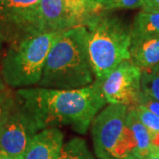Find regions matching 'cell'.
<instances>
[{
  "label": "cell",
  "mask_w": 159,
  "mask_h": 159,
  "mask_svg": "<svg viewBox=\"0 0 159 159\" xmlns=\"http://www.w3.org/2000/svg\"><path fill=\"white\" fill-rule=\"evenodd\" d=\"M141 87L144 94L159 101V64L142 70Z\"/></svg>",
  "instance_id": "obj_16"
},
{
  "label": "cell",
  "mask_w": 159,
  "mask_h": 159,
  "mask_svg": "<svg viewBox=\"0 0 159 159\" xmlns=\"http://www.w3.org/2000/svg\"><path fill=\"white\" fill-rule=\"evenodd\" d=\"M131 37H159V12L140 11L131 26Z\"/></svg>",
  "instance_id": "obj_13"
},
{
  "label": "cell",
  "mask_w": 159,
  "mask_h": 159,
  "mask_svg": "<svg viewBox=\"0 0 159 159\" xmlns=\"http://www.w3.org/2000/svg\"><path fill=\"white\" fill-rule=\"evenodd\" d=\"M144 0H104L100 4L102 11H114L118 9H135L142 7Z\"/></svg>",
  "instance_id": "obj_19"
},
{
  "label": "cell",
  "mask_w": 159,
  "mask_h": 159,
  "mask_svg": "<svg viewBox=\"0 0 159 159\" xmlns=\"http://www.w3.org/2000/svg\"><path fill=\"white\" fill-rule=\"evenodd\" d=\"M40 12L43 33H61L80 26L76 17L65 6L63 0H41Z\"/></svg>",
  "instance_id": "obj_9"
},
{
  "label": "cell",
  "mask_w": 159,
  "mask_h": 159,
  "mask_svg": "<svg viewBox=\"0 0 159 159\" xmlns=\"http://www.w3.org/2000/svg\"><path fill=\"white\" fill-rule=\"evenodd\" d=\"M127 124L136 142V149L134 154L141 159H147L151 150V137L148 129L138 119L134 107L128 109Z\"/></svg>",
  "instance_id": "obj_12"
},
{
  "label": "cell",
  "mask_w": 159,
  "mask_h": 159,
  "mask_svg": "<svg viewBox=\"0 0 159 159\" xmlns=\"http://www.w3.org/2000/svg\"><path fill=\"white\" fill-rule=\"evenodd\" d=\"M129 107L108 104L91 123V135L98 159H124L134 153L136 142L127 124Z\"/></svg>",
  "instance_id": "obj_5"
},
{
  "label": "cell",
  "mask_w": 159,
  "mask_h": 159,
  "mask_svg": "<svg viewBox=\"0 0 159 159\" xmlns=\"http://www.w3.org/2000/svg\"><path fill=\"white\" fill-rule=\"evenodd\" d=\"M40 128L17 96L16 105L0 130V152L22 159L32 138Z\"/></svg>",
  "instance_id": "obj_8"
},
{
  "label": "cell",
  "mask_w": 159,
  "mask_h": 159,
  "mask_svg": "<svg viewBox=\"0 0 159 159\" xmlns=\"http://www.w3.org/2000/svg\"><path fill=\"white\" fill-rule=\"evenodd\" d=\"M64 146V134L57 127L39 131L23 155L22 159H57Z\"/></svg>",
  "instance_id": "obj_10"
},
{
  "label": "cell",
  "mask_w": 159,
  "mask_h": 159,
  "mask_svg": "<svg viewBox=\"0 0 159 159\" xmlns=\"http://www.w3.org/2000/svg\"><path fill=\"white\" fill-rule=\"evenodd\" d=\"M63 2L78 20L80 26H85L91 18L102 11L94 0H63Z\"/></svg>",
  "instance_id": "obj_14"
},
{
  "label": "cell",
  "mask_w": 159,
  "mask_h": 159,
  "mask_svg": "<svg viewBox=\"0 0 159 159\" xmlns=\"http://www.w3.org/2000/svg\"><path fill=\"white\" fill-rule=\"evenodd\" d=\"M16 92H13L9 88L0 91V130L11 115V111L16 105Z\"/></svg>",
  "instance_id": "obj_17"
},
{
  "label": "cell",
  "mask_w": 159,
  "mask_h": 159,
  "mask_svg": "<svg viewBox=\"0 0 159 159\" xmlns=\"http://www.w3.org/2000/svg\"><path fill=\"white\" fill-rule=\"evenodd\" d=\"M0 159H20V158H18V157H11V156L7 155V154L0 152Z\"/></svg>",
  "instance_id": "obj_24"
},
{
  "label": "cell",
  "mask_w": 159,
  "mask_h": 159,
  "mask_svg": "<svg viewBox=\"0 0 159 159\" xmlns=\"http://www.w3.org/2000/svg\"><path fill=\"white\" fill-rule=\"evenodd\" d=\"M94 1H95L96 3H97V4H98V5L100 6V4L102 3V1H104V0H94ZM100 7H101V6H100Z\"/></svg>",
  "instance_id": "obj_26"
},
{
  "label": "cell",
  "mask_w": 159,
  "mask_h": 159,
  "mask_svg": "<svg viewBox=\"0 0 159 159\" xmlns=\"http://www.w3.org/2000/svg\"><path fill=\"white\" fill-rule=\"evenodd\" d=\"M94 81L85 26L61 33L51 46L37 87L70 90L88 87Z\"/></svg>",
  "instance_id": "obj_2"
},
{
  "label": "cell",
  "mask_w": 159,
  "mask_h": 159,
  "mask_svg": "<svg viewBox=\"0 0 159 159\" xmlns=\"http://www.w3.org/2000/svg\"><path fill=\"white\" fill-rule=\"evenodd\" d=\"M124 159H141L139 157H137L136 155H134V154H132L130 156H128L127 157H125Z\"/></svg>",
  "instance_id": "obj_25"
},
{
  "label": "cell",
  "mask_w": 159,
  "mask_h": 159,
  "mask_svg": "<svg viewBox=\"0 0 159 159\" xmlns=\"http://www.w3.org/2000/svg\"><path fill=\"white\" fill-rule=\"evenodd\" d=\"M1 46H2V40L0 39V51H1Z\"/></svg>",
  "instance_id": "obj_27"
},
{
  "label": "cell",
  "mask_w": 159,
  "mask_h": 159,
  "mask_svg": "<svg viewBox=\"0 0 159 159\" xmlns=\"http://www.w3.org/2000/svg\"><path fill=\"white\" fill-rule=\"evenodd\" d=\"M130 60L141 70L159 64V37L131 40Z\"/></svg>",
  "instance_id": "obj_11"
},
{
  "label": "cell",
  "mask_w": 159,
  "mask_h": 159,
  "mask_svg": "<svg viewBox=\"0 0 159 159\" xmlns=\"http://www.w3.org/2000/svg\"><path fill=\"white\" fill-rule=\"evenodd\" d=\"M142 11L159 12V0H144Z\"/></svg>",
  "instance_id": "obj_21"
},
{
  "label": "cell",
  "mask_w": 159,
  "mask_h": 159,
  "mask_svg": "<svg viewBox=\"0 0 159 159\" xmlns=\"http://www.w3.org/2000/svg\"><path fill=\"white\" fill-rule=\"evenodd\" d=\"M16 95L40 130L68 125L80 134H86L94 118L107 104L96 81L70 90L41 87L20 89Z\"/></svg>",
  "instance_id": "obj_1"
},
{
  "label": "cell",
  "mask_w": 159,
  "mask_h": 159,
  "mask_svg": "<svg viewBox=\"0 0 159 159\" xmlns=\"http://www.w3.org/2000/svg\"><path fill=\"white\" fill-rule=\"evenodd\" d=\"M41 0H0V39L9 46L43 33Z\"/></svg>",
  "instance_id": "obj_6"
},
{
  "label": "cell",
  "mask_w": 159,
  "mask_h": 159,
  "mask_svg": "<svg viewBox=\"0 0 159 159\" xmlns=\"http://www.w3.org/2000/svg\"><path fill=\"white\" fill-rule=\"evenodd\" d=\"M57 159H96L84 139L74 137L64 144Z\"/></svg>",
  "instance_id": "obj_15"
},
{
  "label": "cell",
  "mask_w": 159,
  "mask_h": 159,
  "mask_svg": "<svg viewBox=\"0 0 159 159\" xmlns=\"http://www.w3.org/2000/svg\"><path fill=\"white\" fill-rule=\"evenodd\" d=\"M95 81L101 82L120 63L130 60L131 27L111 11H102L85 25Z\"/></svg>",
  "instance_id": "obj_3"
},
{
  "label": "cell",
  "mask_w": 159,
  "mask_h": 159,
  "mask_svg": "<svg viewBox=\"0 0 159 159\" xmlns=\"http://www.w3.org/2000/svg\"><path fill=\"white\" fill-rule=\"evenodd\" d=\"M138 104H141L142 106H144L146 109H148V111H150L151 112L156 114L157 116L159 117V101L157 99H154L152 97H148L146 94H144L142 91L141 96L139 98V102Z\"/></svg>",
  "instance_id": "obj_20"
},
{
  "label": "cell",
  "mask_w": 159,
  "mask_h": 159,
  "mask_svg": "<svg viewBox=\"0 0 159 159\" xmlns=\"http://www.w3.org/2000/svg\"><path fill=\"white\" fill-rule=\"evenodd\" d=\"M147 159H159V148H156L151 146L150 154Z\"/></svg>",
  "instance_id": "obj_22"
},
{
  "label": "cell",
  "mask_w": 159,
  "mask_h": 159,
  "mask_svg": "<svg viewBox=\"0 0 159 159\" xmlns=\"http://www.w3.org/2000/svg\"><path fill=\"white\" fill-rule=\"evenodd\" d=\"M7 88H9V87H7V85L6 84L5 80H4V79H3L2 74H1V70H0V91L5 90V89H6Z\"/></svg>",
  "instance_id": "obj_23"
},
{
  "label": "cell",
  "mask_w": 159,
  "mask_h": 159,
  "mask_svg": "<svg viewBox=\"0 0 159 159\" xmlns=\"http://www.w3.org/2000/svg\"><path fill=\"white\" fill-rule=\"evenodd\" d=\"M61 33H42L9 46L0 69L7 87L20 89L38 85L51 46Z\"/></svg>",
  "instance_id": "obj_4"
},
{
  "label": "cell",
  "mask_w": 159,
  "mask_h": 159,
  "mask_svg": "<svg viewBox=\"0 0 159 159\" xmlns=\"http://www.w3.org/2000/svg\"><path fill=\"white\" fill-rule=\"evenodd\" d=\"M138 119L148 129L150 135L159 133V117L151 112L141 104H137L134 107Z\"/></svg>",
  "instance_id": "obj_18"
},
{
  "label": "cell",
  "mask_w": 159,
  "mask_h": 159,
  "mask_svg": "<svg viewBox=\"0 0 159 159\" xmlns=\"http://www.w3.org/2000/svg\"><path fill=\"white\" fill-rule=\"evenodd\" d=\"M141 78L142 70L131 60H126L120 63L97 83L108 104L134 107L138 104L142 93Z\"/></svg>",
  "instance_id": "obj_7"
}]
</instances>
